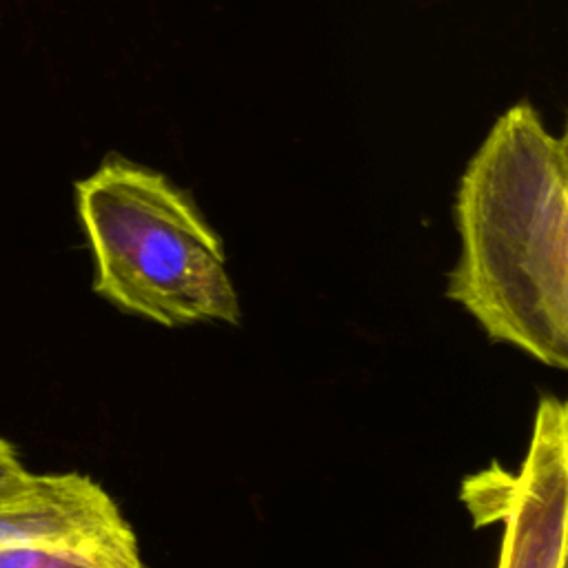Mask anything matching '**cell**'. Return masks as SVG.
Masks as SVG:
<instances>
[{
	"instance_id": "4",
	"label": "cell",
	"mask_w": 568,
	"mask_h": 568,
	"mask_svg": "<svg viewBox=\"0 0 568 568\" xmlns=\"http://www.w3.org/2000/svg\"><path fill=\"white\" fill-rule=\"evenodd\" d=\"M477 526L501 521L497 568H566L568 410L559 397L539 399L526 457L517 473L497 464L462 486Z\"/></svg>"
},
{
	"instance_id": "1",
	"label": "cell",
	"mask_w": 568,
	"mask_h": 568,
	"mask_svg": "<svg viewBox=\"0 0 568 568\" xmlns=\"http://www.w3.org/2000/svg\"><path fill=\"white\" fill-rule=\"evenodd\" d=\"M459 255L446 297L490 342L568 368V155L530 104L510 106L455 195Z\"/></svg>"
},
{
	"instance_id": "5",
	"label": "cell",
	"mask_w": 568,
	"mask_h": 568,
	"mask_svg": "<svg viewBox=\"0 0 568 568\" xmlns=\"http://www.w3.org/2000/svg\"><path fill=\"white\" fill-rule=\"evenodd\" d=\"M31 475L33 473L24 468L16 448L0 437V499L24 488Z\"/></svg>"
},
{
	"instance_id": "2",
	"label": "cell",
	"mask_w": 568,
	"mask_h": 568,
	"mask_svg": "<svg viewBox=\"0 0 568 568\" xmlns=\"http://www.w3.org/2000/svg\"><path fill=\"white\" fill-rule=\"evenodd\" d=\"M75 202L100 297L166 328L240 324L222 237L162 173L109 158L75 184Z\"/></svg>"
},
{
	"instance_id": "3",
	"label": "cell",
	"mask_w": 568,
	"mask_h": 568,
	"mask_svg": "<svg viewBox=\"0 0 568 568\" xmlns=\"http://www.w3.org/2000/svg\"><path fill=\"white\" fill-rule=\"evenodd\" d=\"M0 568H144L138 537L89 475H31L0 499Z\"/></svg>"
}]
</instances>
